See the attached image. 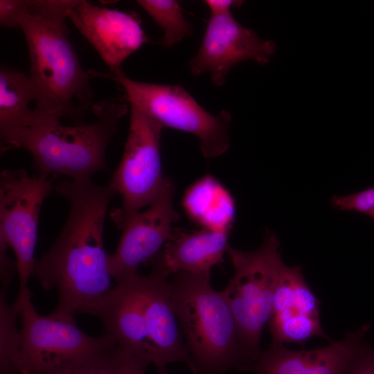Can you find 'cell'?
<instances>
[{"mask_svg":"<svg viewBox=\"0 0 374 374\" xmlns=\"http://www.w3.org/2000/svg\"><path fill=\"white\" fill-rule=\"evenodd\" d=\"M148 275L138 273L117 283L87 305L80 314L98 318L107 335L121 350L153 363H192L170 294V271L159 256Z\"/></svg>","mask_w":374,"mask_h":374,"instance_id":"obj_2","label":"cell"},{"mask_svg":"<svg viewBox=\"0 0 374 374\" xmlns=\"http://www.w3.org/2000/svg\"><path fill=\"white\" fill-rule=\"evenodd\" d=\"M230 233L206 229L188 231L174 228L158 255L170 274L210 272L213 266L223 261V256L229 247Z\"/></svg>","mask_w":374,"mask_h":374,"instance_id":"obj_16","label":"cell"},{"mask_svg":"<svg viewBox=\"0 0 374 374\" xmlns=\"http://www.w3.org/2000/svg\"><path fill=\"white\" fill-rule=\"evenodd\" d=\"M280 241L266 231L262 245L253 251L229 247L234 273L222 291L235 319L240 342L252 359L260 351L264 327L271 317L279 268L283 262Z\"/></svg>","mask_w":374,"mask_h":374,"instance_id":"obj_8","label":"cell"},{"mask_svg":"<svg viewBox=\"0 0 374 374\" xmlns=\"http://www.w3.org/2000/svg\"><path fill=\"white\" fill-rule=\"evenodd\" d=\"M332 204L342 211H353L363 214L374 208V186L346 196H333Z\"/></svg>","mask_w":374,"mask_h":374,"instance_id":"obj_22","label":"cell"},{"mask_svg":"<svg viewBox=\"0 0 374 374\" xmlns=\"http://www.w3.org/2000/svg\"><path fill=\"white\" fill-rule=\"evenodd\" d=\"M53 180L45 173L30 176L21 168L6 169L0 175V243L10 247L16 257L18 301L31 296L28 283L37 261L39 217L44 199L54 190Z\"/></svg>","mask_w":374,"mask_h":374,"instance_id":"obj_10","label":"cell"},{"mask_svg":"<svg viewBox=\"0 0 374 374\" xmlns=\"http://www.w3.org/2000/svg\"><path fill=\"white\" fill-rule=\"evenodd\" d=\"M92 110L96 120L87 124L44 121L0 133L1 148L26 150L39 172L73 179L91 178L108 169L106 150L128 106L118 98L109 97L93 103Z\"/></svg>","mask_w":374,"mask_h":374,"instance_id":"obj_4","label":"cell"},{"mask_svg":"<svg viewBox=\"0 0 374 374\" xmlns=\"http://www.w3.org/2000/svg\"><path fill=\"white\" fill-rule=\"evenodd\" d=\"M37 87L28 73L1 66L0 69V133L41 122L36 109Z\"/></svg>","mask_w":374,"mask_h":374,"instance_id":"obj_18","label":"cell"},{"mask_svg":"<svg viewBox=\"0 0 374 374\" xmlns=\"http://www.w3.org/2000/svg\"><path fill=\"white\" fill-rule=\"evenodd\" d=\"M136 2L163 30L162 45L172 47L193 33L192 25L185 18L179 1L138 0Z\"/></svg>","mask_w":374,"mask_h":374,"instance_id":"obj_19","label":"cell"},{"mask_svg":"<svg viewBox=\"0 0 374 374\" xmlns=\"http://www.w3.org/2000/svg\"><path fill=\"white\" fill-rule=\"evenodd\" d=\"M368 215L374 220V208L368 213Z\"/></svg>","mask_w":374,"mask_h":374,"instance_id":"obj_29","label":"cell"},{"mask_svg":"<svg viewBox=\"0 0 374 374\" xmlns=\"http://www.w3.org/2000/svg\"><path fill=\"white\" fill-rule=\"evenodd\" d=\"M7 292H0V374H15V366L20 344L17 321L20 310L14 302L9 303Z\"/></svg>","mask_w":374,"mask_h":374,"instance_id":"obj_20","label":"cell"},{"mask_svg":"<svg viewBox=\"0 0 374 374\" xmlns=\"http://www.w3.org/2000/svg\"><path fill=\"white\" fill-rule=\"evenodd\" d=\"M54 190L67 199L68 217L54 244L37 260L33 276L44 290L57 292L50 314L75 320L82 308L112 288L104 227L115 194L91 178H68L55 184Z\"/></svg>","mask_w":374,"mask_h":374,"instance_id":"obj_1","label":"cell"},{"mask_svg":"<svg viewBox=\"0 0 374 374\" xmlns=\"http://www.w3.org/2000/svg\"><path fill=\"white\" fill-rule=\"evenodd\" d=\"M204 2L211 10V15L230 14L233 8L239 7L242 3V1L238 0H206Z\"/></svg>","mask_w":374,"mask_h":374,"instance_id":"obj_27","label":"cell"},{"mask_svg":"<svg viewBox=\"0 0 374 374\" xmlns=\"http://www.w3.org/2000/svg\"><path fill=\"white\" fill-rule=\"evenodd\" d=\"M157 369H158V374H168L166 369V367L159 368Z\"/></svg>","mask_w":374,"mask_h":374,"instance_id":"obj_28","label":"cell"},{"mask_svg":"<svg viewBox=\"0 0 374 374\" xmlns=\"http://www.w3.org/2000/svg\"><path fill=\"white\" fill-rule=\"evenodd\" d=\"M320 301L308 286L301 266L289 267L283 262L279 268L270 319L269 346L285 344L304 346L313 337L332 341L320 321Z\"/></svg>","mask_w":374,"mask_h":374,"instance_id":"obj_13","label":"cell"},{"mask_svg":"<svg viewBox=\"0 0 374 374\" xmlns=\"http://www.w3.org/2000/svg\"><path fill=\"white\" fill-rule=\"evenodd\" d=\"M8 247L0 243V278L1 290L8 292L10 284L15 274L17 273V262L10 259L7 253Z\"/></svg>","mask_w":374,"mask_h":374,"instance_id":"obj_23","label":"cell"},{"mask_svg":"<svg viewBox=\"0 0 374 374\" xmlns=\"http://www.w3.org/2000/svg\"><path fill=\"white\" fill-rule=\"evenodd\" d=\"M87 73L91 78H101L116 82L126 93L130 104L143 110L163 127L197 137L206 158L218 157L229 149L231 115L228 111L213 115L182 87L136 81L129 78L122 68L107 72L89 69Z\"/></svg>","mask_w":374,"mask_h":374,"instance_id":"obj_7","label":"cell"},{"mask_svg":"<svg viewBox=\"0 0 374 374\" xmlns=\"http://www.w3.org/2000/svg\"><path fill=\"white\" fill-rule=\"evenodd\" d=\"M69 19L99 54L109 70L121 64L148 40L135 14L78 0Z\"/></svg>","mask_w":374,"mask_h":374,"instance_id":"obj_14","label":"cell"},{"mask_svg":"<svg viewBox=\"0 0 374 374\" xmlns=\"http://www.w3.org/2000/svg\"><path fill=\"white\" fill-rule=\"evenodd\" d=\"M369 328L370 325L365 323L355 332H348L341 341L312 350L269 346L252 359L245 371L254 374H347L366 344L365 337Z\"/></svg>","mask_w":374,"mask_h":374,"instance_id":"obj_15","label":"cell"},{"mask_svg":"<svg viewBox=\"0 0 374 374\" xmlns=\"http://www.w3.org/2000/svg\"><path fill=\"white\" fill-rule=\"evenodd\" d=\"M16 19L28 46V75L38 91L41 121L80 123L93 107L90 76L69 39L66 19L78 0H24Z\"/></svg>","mask_w":374,"mask_h":374,"instance_id":"obj_3","label":"cell"},{"mask_svg":"<svg viewBox=\"0 0 374 374\" xmlns=\"http://www.w3.org/2000/svg\"><path fill=\"white\" fill-rule=\"evenodd\" d=\"M186 213L202 229L230 231L235 220V201L227 189L211 176L190 186L183 198Z\"/></svg>","mask_w":374,"mask_h":374,"instance_id":"obj_17","label":"cell"},{"mask_svg":"<svg viewBox=\"0 0 374 374\" xmlns=\"http://www.w3.org/2000/svg\"><path fill=\"white\" fill-rule=\"evenodd\" d=\"M105 354L95 359L80 365L63 374H107Z\"/></svg>","mask_w":374,"mask_h":374,"instance_id":"obj_26","label":"cell"},{"mask_svg":"<svg viewBox=\"0 0 374 374\" xmlns=\"http://www.w3.org/2000/svg\"><path fill=\"white\" fill-rule=\"evenodd\" d=\"M24 0H0V24L3 27L15 28L16 19Z\"/></svg>","mask_w":374,"mask_h":374,"instance_id":"obj_25","label":"cell"},{"mask_svg":"<svg viewBox=\"0 0 374 374\" xmlns=\"http://www.w3.org/2000/svg\"><path fill=\"white\" fill-rule=\"evenodd\" d=\"M107 374H145L150 364L114 346L104 355Z\"/></svg>","mask_w":374,"mask_h":374,"instance_id":"obj_21","label":"cell"},{"mask_svg":"<svg viewBox=\"0 0 374 374\" xmlns=\"http://www.w3.org/2000/svg\"><path fill=\"white\" fill-rule=\"evenodd\" d=\"M15 302L21 318L15 374H63L101 357L115 345L105 334H86L75 320L40 314L31 297Z\"/></svg>","mask_w":374,"mask_h":374,"instance_id":"obj_6","label":"cell"},{"mask_svg":"<svg viewBox=\"0 0 374 374\" xmlns=\"http://www.w3.org/2000/svg\"><path fill=\"white\" fill-rule=\"evenodd\" d=\"M169 280L172 305L194 374L245 371L251 358L244 350L229 305L211 285L210 272L178 271Z\"/></svg>","mask_w":374,"mask_h":374,"instance_id":"obj_5","label":"cell"},{"mask_svg":"<svg viewBox=\"0 0 374 374\" xmlns=\"http://www.w3.org/2000/svg\"><path fill=\"white\" fill-rule=\"evenodd\" d=\"M163 126L130 104V126L121 159L108 186L122 197V205L110 212L118 229L130 216L152 204L166 183L160 143Z\"/></svg>","mask_w":374,"mask_h":374,"instance_id":"obj_9","label":"cell"},{"mask_svg":"<svg viewBox=\"0 0 374 374\" xmlns=\"http://www.w3.org/2000/svg\"><path fill=\"white\" fill-rule=\"evenodd\" d=\"M276 48L274 42L260 39L231 13L211 15L197 53L188 66L194 75L208 73L213 83L222 86L233 66L249 60L265 64Z\"/></svg>","mask_w":374,"mask_h":374,"instance_id":"obj_12","label":"cell"},{"mask_svg":"<svg viewBox=\"0 0 374 374\" xmlns=\"http://www.w3.org/2000/svg\"><path fill=\"white\" fill-rule=\"evenodd\" d=\"M175 186L166 177L157 199L127 218L118 228L122 235L116 251L108 256L109 274L117 283L137 274L139 266L151 260L163 248L179 218L173 208Z\"/></svg>","mask_w":374,"mask_h":374,"instance_id":"obj_11","label":"cell"},{"mask_svg":"<svg viewBox=\"0 0 374 374\" xmlns=\"http://www.w3.org/2000/svg\"><path fill=\"white\" fill-rule=\"evenodd\" d=\"M347 374H374V348L366 344L355 359Z\"/></svg>","mask_w":374,"mask_h":374,"instance_id":"obj_24","label":"cell"}]
</instances>
